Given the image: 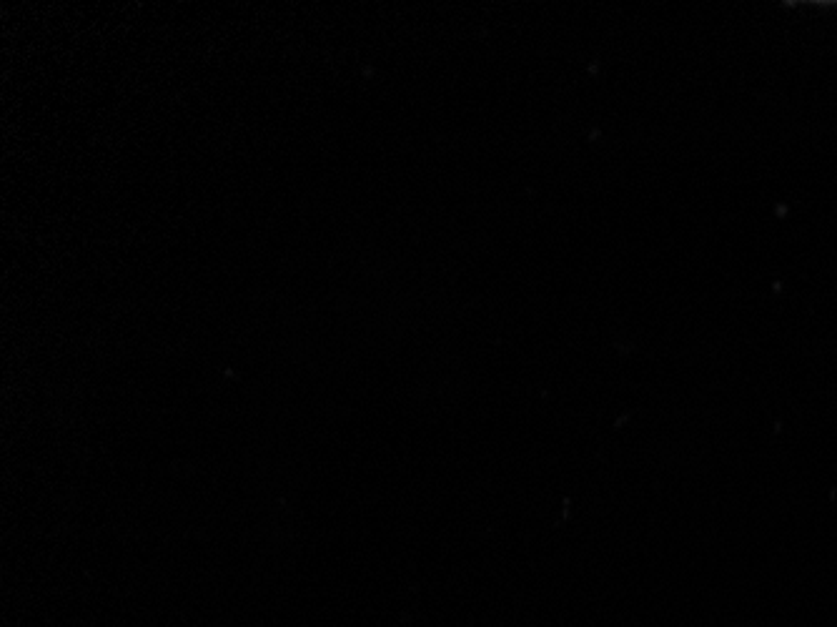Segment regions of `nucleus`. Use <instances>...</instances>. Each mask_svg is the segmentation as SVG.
<instances>
[]
</instances>
